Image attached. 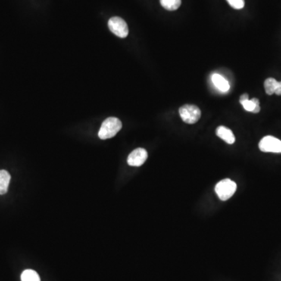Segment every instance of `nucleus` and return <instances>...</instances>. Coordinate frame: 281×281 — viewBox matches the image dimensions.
<instances>
[{"label": "nucleus", "mask_w": 281, "mask_h": 281, "mask_svg": "<svg viewBox=\"0 0 281 281\" xmlns=\"http://www.w3.org/2000/svg\"><path fill=\"white\" fill-rule=\"evenodd\" d=\"M122 129V123L117 117H109L101 123L98 137L100 139L106 140L113 138Z\"/></svg>", "instance_id": "nucleus-1"}, {"label": "nucleus", "mask_w": 281, "mask_h": 281, "mask_svg": "<svg viewBox=\"0 0 281 281\" xmlns=\"http://www.w3.org/2000/svg\"><path fill=\"white\" fill-rule=\"evenodd\" d=\"M236 190V183L229 179L220 181L215 187V191L222 201H226L232 198Z\"/></svg>", "instance_id": "nucleus-2"}, {"label": "nucleus", "mask_w": 281, "mask_h": 281, "mask_svg": "<svg viewBox=\"0 0 281 281\" xmlns=\"http://www.w3.org/2000/svg\"><path fill=\"white\" fill-rule=\"evenodd\" d=\"M179 113L184 122L188 124H194L201 117V110L195 105H185L179 109Z\"/></svg>", "instance_id": "nucleus-3"}, {"label": "nucleus", "mask_w": 281, "mask_h": 281, "mask_svg": "<svg viewBox=\"0 0 281 281\" xmlns=\"http://www.w3.org/2000/svg\"><path fill=\"white\" fill-rule=\"evenodd\" d=\"M108 27L112 33L119 38H126L129 33V26L121 17H113L108 22Z\"/></svg>", "instance_id": "nucleus-4"}, {"label": "nucleus", "mask_w": 281, "mask_h": 281, "mask_svg": "<svg viewBox=\"0 0 281 281\" xmlns=\"http://www.w3.org/2000/svg\"><path fill=\"white\" fill-rule=\"evenodd\" d=\"M259 148L264 152L281 153V141L273 136H266L259 144Z\"/></svg>", "instance_id": "nucleus-5"}, {"label": "nucleus", "mask_w": 281, "mask_h": 281, "mask_svg": "<svg viewBox=\"0 0 281 281\" xmlns=\"http://www.w3.org/2000/svg\"><path fill=\"white\" fill-rule=\"evenodd\" d=\"M148 158V152L144 148H138L134 150L127 158V163L132 167H141Z\"/></svg>", "instance_id": "nucleus-6"}, {"label": "nucleus", "mask_w": 281, "mask_h": 281, "mask_svg": "<svg viewBox=\"0 0 281 281\" xmlns=\"http://www.w3.org/2000/svg\"><path fill=\"white\" fill-rule=\"evenodd\" d=\"M216 135L223 139L226 143L232 145L235 143V136L232 130L224 126H220L216 129Z\"/></svg>", "instance_id": "nucleus-7"}, {"label": "nucleus", "mask_w": 281, "mask_h": 281, "mask_svg": "<svg viewBox=\"0 0 281 281\" xmlns=\"http://www.w3.org/2000/svg\"><path fill=\"white\" fill-rule=\"evenodd\" d=\"M212 82H213V85L216 86V88L221 91V92H226L229 91V82L219 73H213L212 75Z\"/></svg>", "instance_id": "nucleus-8"}, {"label": "nucleus", "mask_w": 281, "mask_h": 281, "mask_svg": "<svg viewBox=\"0 0 281 281\" xmlns=\"http://www.w3.org/2000/svg\"><path fill=\"white\" fill-rule=\"evenodd\" d=\"M11 176L5 170H0V195H4L8 191Z\"/></svg>", "instance_id": "nucleus-9"}, {"label": "nucleus", "mask_w": 281, "mask_h": 281, "mask_svg": "<svg viewBox=\"0 0 281 281\" xmlns=\"http://www.w3.org/2000/svg\"><path fill=\"white\" fill-rule=\"evenodd\" d=\"M278 85H279V82L273 78L266 79L264 82L265 91H266V94L269 95L275 94Z\"/></svg>", "instance_id": "nucleus-10"}, {"label": "nucleus", "mask_w": 281, "mask_h": 281, "mask_svg": "<svg viewBox=\"0 0 281 281\" xmlns=\"http://www.w3.org/2000/svg\"><path fill=\"white\" fill-rule=\"evenodd\" d=\"M162 7L166 10L173 11L182 5V0H160Z\"/></svg>", "instance_id": "nucleus-11"}, {"label": "nucleus", "mask_w": 281, "mask_h": 281, "mask_svg": "<svg viewBox=\"0 0 281 281\" xmlns=\"http://www.w3.org/2000/svg\"><path fill=\"white\" fill-rule=\"evenodd\" d=\"M21 281H41L40 276L33 270H26L22 273Z\"/></svg>", "instance_id": "nucleus-12"}, {"label": "nucleus", "mask_w": 281, "mask_h": 281, "mask_svg": "<svg viewBox=\"0 0 281 281\" xmlns=\"http://www.w3.org/2000/svg\"><path fill=\"white\" fill-rule=\"evenodd\" d=\"M232 8L241 10L245 7V0H226Z\"/></svg>", "instance_id": "nucleus-13"}, {"label": "nucleus", "mask_w": 281, "mask_h": 281, "mask_svg": "<svg viewBox=\"0 0 281 281\" xmlns=\"http://www.w3.org/2000/svg\"><path fill=\"white\" fill-rule=\"evenodd\" d=\"M241 104L246 111L251 112V113H252L253 110H254L256 107H257V105H254V103L250 99L246 100V101H243V103Z\"/></svg>", "instance_id": "nucleus-14"}, {"label": "nucleus", "mask_w": 281, "mask_h": 281, "mask_svg": "<svg viewBox=\"0 0 281 281\" xmlns=\"http://www.w3.org/2000/svg\"><path fill=\"white\" fill-rule=\"evenodd\" d=\"M248 99H249L248 94H243V95H241V97H240V104H242L243 101H246Z\"/></svg>", "instance_id": "nucleus-15"}, {"label": "nucleus", "mask_w": 281, "mask_h": 281, "mask_svg": "<svg viewBox=\"0 0 281 281\" xmlns=\"http://www.w3.org/2000/svg\"><path fill=\"white\" fill-rule=\"evenodd\" d=\"M275 94L277 95H281V82H279V85H278V87L277 88H276Z\"/></svg>", "instance_id": "nucleus-16"}, {"label": "nucleus", "mask_w": 281, "mask_h": 281, "mask_svg": "<svg viewBox=\"0 0 281 281\" xmlns=\"http://www.w3.org/2000/svg\"><path fill=\"white\" fill-rule=\"evenodd\" d=\"M251 100L254 103V105L260 106V100L258 98H253Z\"/></svg>", "instance_id": "nucleus-17"}, {"label": "nucleus", "mask_w": 281, "mask_h": 281, "mask_svg": "<svg viewBox=\"0 0 281 281\" xmlns=\"http://www.w3.org/2000/svg\"><path fill=\"white\" fill-rule=\"evenodd\" d=\"M260 106H257L256 107V108H254V110H253L252 113H260Z\"/></svg>", "instance_id": "nucleus-18"}]
</instances>
